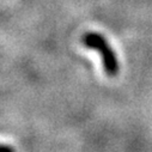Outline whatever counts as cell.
Masks as SVG:
<instances>
[{
  "label": "cell",
  "mask_w": 152,
  "mask_h": 152,
  "mask_svg": "<svg viewBox=\"0 0 152 152\" xmlns=\"http://www.w3.org/2000/svg\"><path fill=\"white\" fill-rule=\"evenodd\" d=\"M83 45L89 48L98 52L102 58V64L104 72L109 77H115L120 71V65L118 58L109 46L105 37L98 32H86L83 36Z\"/></svg>",
  "instance_id": "6da1fadb"
},
{
  "label": "cell",
  "mask_w": 152,
  "mask_h": 152,
  "mask_svg": "<svg viewBox=\"0 0 152 152\" xmlns=\"http://www.w3.org/2000/svg\"><path fill=\"white\" fill-rule=\"evenodd\" d=\"M0 151H12V147L6 145H0Z\"/></svg>",
  "instance_id": "7a4b0ae2"
}]
</instances>
